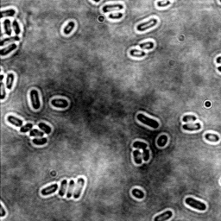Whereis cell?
Masks as SVG:
<instances>
[{"label":"cell","instance_id":"8fae6325","mask_svg":"<svg viewBox=\"0 0 221 221\" xmlns=\"http://www.w3.org/2000/svg\"><path fill=\"white\" fill-rule=\"evenodd\" d=\"M123 9V6L122 5H105L103 8V11L105 13L111 11H115V10H122Z\"/></svg>","mask_w":221,"mask_h":221},{"label":"cell","instance_id":"d6986e66","mask_svg":"<svg viewBox=\"0 0 221 221\" xmlns=\"http://www.w3.org/2000/svg\"><path fill=\"white\" fill-rule=\"evenodd\" d=\"M1 14V17H14V15L16 14L15 10L13 9H10V10H6V11H2L0 12Z\"/></svg>","mask_w":221,"mask_h":221},{"label":"cell","instance_id":"5b68a950","mask_svg":"<svg viewBox=\"0 0 221 221\" xmlns=\"http://www.w3.org/2000/svg\"><path fill=\"white\" fill-rule=\"evenodd\" d=\"M157 22H158V21H157V19L152 18V19L149 20V21L146 22V23H143L138 24L137 27V29L138 31H145V30H147V29H150V28L155 26V25L157 24Z\"/></svg>","mask_w":221,"mask_h":221},{"label":"cell","instance_id":"8d00e7d4","mask_svg":"<svg viewBox=\"0 0 221 221\" xmlns=\"http://www.w3.org/2000/svg\"><path fill=\"white\" fill-rule=\"evenodd\" d=\"M216 61H217V63H221V56H219V57H218L217 58V60H216Z\"/></svg>","mask_w":221,"mask_h":221},{"label":"cell","instance_id":"277c9868","mask_svg":"<svg viewBox=\"0 0 221 221\" xmlns=\"http://www.w3.org/2000/svg\"><path fill=\"white\" fill-rule=\"evenodd\" d=\"M30 100L32 103V106L35 110H38L41 106L40 100H39V94L37 90H31L30 91Z\"/></svg>","mask_w":221,"mask_h":221},{"label":"cell","instance_id":"603a6c76","mask_svg":"<svg viewBox=\"0 0 221 221\" xmlns=\"http://www.w3.org/2000/svg\"><path fill=\"white\" fill-rule=\"evenodd\" d=\"M131 56H133V57H143V56L146 55L145 52H143V51H139V50H137V49H131Z\"/></svg>","mask_w":221,"mask_h":221},{"label":"cell","instance_id":"30bf717a","mask_svg":"<svg viewBox=\"0 0 221 221\" xmlns=\"http://www.w3.org/2000/svg\"><path fill=\"white\" fill-rule=\"evenodd\" d=\"M7 121H8L10 123H11V124L17 126V127H23V121H22L21 119H19V118H17V117L12 116V115L8 116Z\"/></svg>","mask_w":221,"mask_h":221},{"label":"cell","instance_id":"ba28073f","mask_svg":"<svg viewBox=\"0 0 221 221\" xmlns=\"http://www.w3.org/2000/svg\"><path fill=\"white\" fill-rule=\"evenodd\" d=\"M58 189V185L57 184H53V185H50L43 189H42V194L44 195V196H47V195H50L52 194H54L56 190Z\"/></svg>","mask_w":221,"mask_h":221},{"label":"cell","instance_id":"7a4b0ae2","mask_svg":"<svg viewBox=\"0 0 221 221\" xmlns=\"http://www.w3.org/2000/svg\"><path fill=\"white\" fill-rule=\"evenodd\" d=\"M185 202L186 205H188L189 206H191L194 209L200 210V211H205L206 209V204H204L203 202H200L194 198L188 197L185 200Z\"/></svg>","mask_w":221,"mask_h":221},{"label":"cell","instance_id":"7c38bea8","mask_svg":"<svg viewBox=\"0 0 221 221\" xmlns=\"http://www.w3.org/2000/svg\"><path fill=\"white\" fill-rule=\"evenodd\" d=\"M201 127L200 123H197L194 124H183V129L186 131H198Z\"/></svg>","mask_w":221,"mask_h":221},{"label":"cell","instance_id":"7402d4cb","mask_svg":"<svg viewBox=\"0 0 221 221\" xmlns=\"http://www.w3.org/2000/svg\"><path fill=\"white\" fill-rule=\"evenodd\" d=\"M4 26H5V33L8 36L11 35V21L9 19H6L4 21Z\"/></svg>","mask_w":221,"mask_h":221},{"label":"cell","instance_id":"9a60e30c","mask_svg":"<svg viewBox=\"0 0 221 221\" xmlns=\"http://www.w3.org/2000/svg\"><path fill=\"white\" fill-rule=\"evenodd\" d=\"M14 78H15V75L13 74H9L7 75V78H6V86H7V89L11 90L12 88V85H13V82H14Z\"/></svg>","mask_w":221,"mask_h":221},{"label":"cell","instance_id":"d6a6232c","mask_svg":"<svg viewBox=\"0 0 221 221\" xmlns=\"http://www.w3.org/2000/svg\"><path fill=\"white\" fill-rule=\"evenodd\" d=\"M109 17L111 19H120L123 17V14L122 13H116V14H110Z\"/></svg>","mask_w":221,"mask_h":221},{"label":"cell","instance_id":"ffe728a7","mask_svg":"<svg viewBox=\"0 0 221 221\" xmlns=\"http://www.w3.org/2000/svg\"><path fill=\"white\" fill-rule=\"evenodd\" d=\"M20 38L18 36H16V37H9V38H6V39H4L1 41V43H0V46H4L5 43H9V42H15V41H19Z\"/></svg>","mask_w":221,"mask_h":221},{"label":"cell","instance_id":"f546056e","mask_svg":"<svg viewBox=\"0 0 221 221\" xmlns=\"http://www.w3.org/2000/svg\"><path fill=\"white\" fill-rule=\"evenodd\" d=\"M47 138L45 137H42V138H35L33 140V143L37 145H43L47 143Z\"/></svg>","mask_w":221,"mask_h":221},{"label":"cell","instance_id":"836d02e7","mask_svg":"<svg viewBox=\"0 0 221 221\" xmlns=\"http://www.w3.org/2000/svg\"><path fill=\"white\" fill-rule=\"evenodd\" d=\"M5 85L3 83V80H1V95H0V97H1V100H4L5 98Z\"/></svg>","mask_w":221,"mask_h":221},{"label":"cell","instance_id":"52a82bcc","mask_svg":"<svg viewBox=\"0 0 221 221\" xmlns=\"http://www.w3.org/2000/svg\"><path fill=\"white\" fill-rule=\"evenodd\" d=\"M53 106L57 108H66L68 106V101L63 99H55L51 101Z\"/></svg>","mask_w":221,"mask_h":221},{"label":"cell","instance_id":"e575fe53","mask_svg":"<svg viewBox=\"0 0 221 221\" xmlns=\"http://www.w3.org/2000/svg\"><path fill=\"white\" fill-rule=\"evenodd\" d=\"M169 5H170L169 1H163V2H158V3H157V5H158L159 7H164V6H167Z\"/></svg>","mask_w":221,"mask_h":221},{"label":"cell","instance_id":"9c48e42d","mask_svg":"<svg viewBox=\"0 0 221 221\" xmlns=\"http://www.w3.org/2000/svg\"><path fill=\"white\" fill-rule=\"evenodd\" d=\"M172 216H173V212L171 211H166L163 213L155 217L154 221H166L169 219Z\"/></svg>","mask_w":221,"mask_h":221},{"label":"cell","instance_id":"74e56055","mask_svg":"<svg viewBox=\"0 0 221 221\" xmlns=\"http://www.w3.org/2000/svg\"><path fill=\"white\" fill-rule=\"evenodd\" d=\"M206 106H210V103H209V102L206 103Z\"/></svg>","mask_w":221,"mask_h":221},{"label":"cell","instance_id":"ac0fdd59","mask_svg":"<svg viewBox=\"0 0 221 221\" xmlns=\"http://www.w3.org/2000/svg\"><path fill=\"white\" fill-rule=\"evenodd\" d=\"M68 186V181L67 180H63L60 187V191H59V195L60 196H63L65 194V191H66V188Z\"/></svg>","mask_w":221,"mask_h":221},{"label":"cell","instance_id":"f1b7e54d","mask_svg":"<svg viewBox=\"0 0 221 221\" xmlns=\"http://www.w3.org/2000/svg\"><path fill=\"white\" fill-rule=\"evenodd\" d=\"M139 47L141 48H145V49H151L153 48L154 47V43L152 42H144V43H141L139 45Z\"/></svg>","mask_w":221,"mask_h":221},{"label":"cell","instance_id":"e0dca14e","mask_svg":"<svg viewBox=\"0 0 221 221\" xmlns=\"http://www.w3.org/2000/svg\"><path fill=\"white\" fill-rule=\"evenodd\" d=\"M133 156H134L135 163H136L137 164H141V163H142L141 152L139 151V149H136V150L133 151Z\"/></svg>","mask_w":221,"mask_h":221},{"label":"cell","instance_id":"4dcf8cb0","mask_svg":"<svg viewBox=\"0 0 221 221\" xmlns=\"http://www.w3.org/2000/svg\"><path fill=\"white\" fill-rule=\"evenodd\" d=\"M197 117L194 115H186L182 117L183 122H188V121H195Z\"/></svg>","mask_w":221,"mask_h":221},{"label":"cell","instance_id":"6da1fadb","mask_svg":"<svg viewBox=\"0 0 221 221\" xmlns=\"http://www.w3.org/2000/svg\"><path fill=\"white\" fill-rule=\"evenodd\" d=\"M137 120L140 121L141 123H143V124H146L148 126H149V127L153 128V129H157L159 127V123L154 120V119H151L148 117H146L145 115L142 114V113H139L137 115Z\"/></svg>","mask_w":221,"mask_h":221},{"label":"cell","instance_id":"8992f818","mask_svg":"<svg viewBox=\"0 0 221 221\" xmlns=\"http://www.w3.org/2000/svg\"><path fill=\"white\" fill-rule=\"evenodd\" d=\"M84 185H85V179L84 178H79L78 182H77V187H76L74 194V199H79L80 198V196L81 194V192L83 190Z\"/></svg>","mask_w":221,"mask_h":221},{"label":"cell","instance_id":"44dd1931","mask_svg":"<svg viewBox=\"0 0 221 221\" xmlns=\"http://www.w3.org/2000/svg\"><path fill=\"white\" fill-rule=\"evenodd\" d=\"M38 126H39V128H40L42 131H44L46 134H49V133L51 132V128L49 127L48 124H46V123H38Z\"/></svg>","mask_w":221,"mask_h":221},{"label":"cell","instance_id":"f35d334b","mask_svg":"<svg viewBox=\"0 0 221 221\" xmlns=\"http://www.w3.org/2000/svg\"><path fill=\"white\" fill-rule=\"evenodd\" d=\"M218 70L219 72H221V67H218Z\"/></svg>","mask_w":221,"mask_h":221},{"label":"cell","instance_id":"1f68e13d","mask_svg":"<svg viewBox=\"0 0 221 221\" xmlns=\"http://www.w3.org/2000/svg\"><path fill=\"white\" fill-rule=\"evenodd\" d=\"M12 25H13L14 31H15L16 35H17H17H19V34H20V32H21V29H20V26H19L18 23H17V21H13Z\"/></svg>","mask_w":221,"mask_h":221},{"label":"cell","instance_id":"484cf974","mask_svg":"<svg viewBox=\"0 0 221 221\" xmlns=\"http://www.w3.org/2000/svg\"><path fill=\"white\" fill-rule=\"evenodd\" d=\"M32 127H33V124L31 123H29L23 125V127H21L20 131H21L22 133H25V132L30 131L31 130H32Z\"/></svg>","mask_w":221,"mask_h":221},{"label":"cell","instance_id":"4fadbf2b","mask_svg":"<svg viewBox=\"0 0 221 221\" xmlns=\"http://www.w3.org/2000/svg\"><path fill=\"white\" fill-rule=\"evenodd\" d=\"M17 48V45L16 44H11V45H10V46H8L7 48H2L1 49V51H0V54L1 55H7L8 54H10L11 51H13L15 48Z\"/></svg>","mask_w":221,"mask_h":221},{"label":"cell","instance_id":"3957f363","mask_svg":"<svg viewBox=\"0 0 221 221\" xmlns=\"http://www.w3.org/2000/svg\"><path fill=\"white\" fill-rule=\"evenodd\" d=\"M133 147L134 148H137L138 149H143V159L147 162L149 159V151L147 149V144L145 143H143V142H135L133 143Z\"/></svg>","mask_w":221,"mask_h":221},{"label":"cell","instance_id":"d4e9b609","mask_svg":"<svg viewBox=\"0 0 221 221\" xmlns=\"http://www.w3.org/2000/svg\"><path fill=\"white\" fill-rule=\"evenodd\" d=\"M132 194H133V196H135L137 199H143L144 197L143 192L139 190V189H137V188H135L132 190Z\"/></svg>","mask_w":221,"mask_h":221},{"label":"cell","instance_id":"4316f807","mask_svg":"<svg viewBox=\"0 0 221 221\" xmlns=\"http://www.w3.org/2000/svg\"><path fill=\"white\" fill-rule=\"evenodd\" d=\"M74 186V180H71L70 182H69V187H68V194H67V197H68V199L72 197Z\"/></svg>","mask_w":221,"mask_h":221},{"label":"cell","instance_id":"2e32d148","mask_svg":"<svg viewBox=\"0 0 221 221\" xmlns=\"http://www.w3.org/2000/svg\"><path fill=\"white\" fill-rule=\"evenodd\" d=\"M205 138L209 141V142H218L219 141V137L218 135L215 134H211V133H207L205 135Z\"/></svg>","mask_w":221,"mask_h":221},{"label":"cell","instance_id":"cb8c5ba5","mask_svg":"<svg viewBox=\"0 0 221 221\" xmlns=\"http://www.w3.org/2000/svg\"><path fill=\"white\" fill-rule=\"evenodd\" d=\"M167 142H168V137L165 136V135H163V136H161V137L158 138L157 143H158V145H159L160 147H163V146L166 145Z\"/></svg>","mask_w":221,"mask_h":221},{"label":"cell","instance_id":"d590c367","mask_svg":"<svg viewBox=\"0 0 221 221\" xmlns=\"http://www.w3.org/2000/svg\"><path fill=\"white\" fill-rule=\"evenodd\" d=\"M0 209H1V217H5V209H4V207H3L2 205H1V206H0Z\"/></svg>","mask_w":221,"mask_h":221},{"label":"cell","instance_id":"5bb4252c","mask_svg":"<svg viewBox=\"0 0 221 221\" xmlns=\"http://www.w3.org/2000/svg\"><path fill=\"white\" fill-rule=\"evenodd\" d=\"M74 27H75V23L74 22H69L67 25H66V27L64 28V30H63V32H64V34L65 35H69L72 31H73V29H74Z\"/></svg>","mask_w":221,"mask_h":221},{"label":"cell","instance_id":"83f0119b","mask_svg":"<svg viewBox=\"0 0 221 221\" xmlns=\"http://www.w3.org/2000/svg\"><path fill=\"white\" fill-rule=\"evenodd\" d=\"M43 134H44L43 132H42V131H40L39 130H37V129L31 130L30 132H29L30 137H42Z\"/></svg>","mask_w":221,"mask_h":221}]
</instances>
